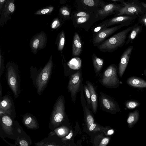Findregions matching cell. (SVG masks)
<instances>
[{
	"label": "cell",
	"mask_w": 146,
	"mask_h": 146,
	"mask_svg": "<svg viewBox=\"0 0 146 146\" xmlns=\"http://www.w3.org/2000/svg\"><path fill=\"white\" fill-rule=\"evenodd\" d=\"M126 83L128 85L133 88H146V81L136 76H131L128 78Z\"/></svg>",
	"instance_id": "cell-21"
},
{
	"label": "cell",
	"mask_w": 146,
	"mask_h": 146,
	"mask_svg": "<svg viewBox=\"0 0 146 146\" xmlns=\"http://www.w3.org/2000/svg\"><path fill=\"white\" fill-rule=\"evenodd\" d=\"M141 3L143 5L145 8H146V3L141 2Z\"/></svg>",
	"instance_id": "cell-45"
},
{
	"label": "cell",
	"mask_w": 146,
	"mask_h": 146,
	"mask_svg": "<svg viewBox=\"0 0 146 146\" xmlns=\"http://www.w3.org/2000/svg\"><path fill=\"white\" fill-rule=\"evenodd\" d=\"M65 103L64 96L61 95L56 100L50 118L49 128L51 130L59 126L65 117Z\"/></svg>",
	"instance_id": "cell-5"
},
{
	"label": "cell",
	"mask_w": 146,
	"mask_h": 146,
	"mask_svg": "<svg viewBox=\"0 0 146 146\" xmlns=\"http://www.w3.org/2000/svg\"><path fill=\"white\" fill-rule=\"evenodd\" d=\"M47 40L46 35L44 32L33 36L31 39L30 43L32 52L36 54L39 50L44 48L46 46Z\"/></svg>",
	"instance_id": "cell-12"
},
{
	"label": "cell",
	"mask_w": 146,
	"mask_h": 146,
	"mask_svg": "<svg viewBox=\"0 0 146 146\" xmlns=\"http://www.w3.org/2000/svg\"><path fill=\"white\" fill-rule=\"evenodd\" d=\"M86 85L90 91L92 110L96 114L98 108V100L97 94L95 88L92 83L89 81L86 82Z\"/></svg>",
	"instance_id": "cell-22"
},
{
	"label": "cell",
	"mask_w": 146,
	"mask_h": 146,
	"mask_svg": "<svg viewBox=\"0 0 146 146\" xmlns=\"http://www.w3.org/2000/svg\"><path fill=\"white\" fill-rule=\"evenodd\" d=\"M121 4L123 7L115 16L135 15L138 17L146 12V8L138 0H128Z\"/></svg>",
	"instance_id": "cell-6"
},
{
	"label": "cell",
	"mask_w": 146,
	"mask_h": 146,
	"mask_svg": "<svg viewBox=\"0 0 146 146\" xmlns=\"http://www.w3.org/2000/svg\"><path fill=\"white\" fill-rule=\"evenodd\" d=\"M73 131L72 130H70V133L66 136L62 138L61 140L63 141H64L70 139L73 135Z\"/></svg>",
	"instance_id": "cell-41"
},
{
	"label": "cell",
	"mask_w": 146,
	"mask_h": 146,
	"mask_svg": "<svg viewBox=\"0 0 146 146\" xmlns=\"http://www.w3.org/2000/svg\"><path fill=\"white\" fill-rule=\"evenodd\" d=\"M70 19L75 28H82L87 31L95 23L99 21L96 13L81 10L72 12Z\"/></svg>",
	"instance_id": "cell-3"
},
{
	"label": "cell",
	"mask_w": 146,
	"mask_h": 146,
	"mask_svg": "<svg viewBox=\"0 0 146 146\" xmlns=\"http://www.w3.org/2000/svg\"><path fill=\"white\" fill-rule=\"evenodd\" d=\"M101 102L104 108L112 113H115L120 111L117 103L113 99L104 95H101Z\"/></svg>",
	"instance_id": "cell-17"
},
{
	"label": "cell",
	"mask_w": 146,
	"mask_h": 146,
	"mask_svg": "<svg viewBox=\"0 0 146 146\" xmlns=\"http://www.w3.org/2000/svg\"><path fill=\"white\" fill-rule=\"evenodd\" d=\"M61 25L59 20L57 18L54 19L51 25V28L53 29H55L59 27Z\"/></svg>",
	"instance_id": "cell-38"
},
{
	"label": "cell",
	"mask_w": 146,
	"mask_h": 146,
	"mask_svg": "<svg viewBox=\"0 0 146 146\" xmlns=\"http://www.w3.org/2000/svg\"><path fill=\"white\" fill-rule=\"evenodd\" d=\"M0 113H5L12 118L15 117V112L13 100L9 96L6 95L0 98Z\"/></svg>",
	"instance_id": "cell-13"
},
{
	"label": "cell",
	"mask_w": 146,
	"mask_h": 146,
	"mask_svg": "<svg viewBox=\"0 0 146 146\" xmlns=\"http://www.w3.org/2000/svg\"><path fill=\"white\" fill-rule=\"evenodd\" d=\"M125 26H127L125 24H119L111 28L107 27L103 29L95 35L93 36L92 41L93 44L95 47L98 46L111 35Z\"/></svg>",
	"instance_id": "cell-10"
},
{
	"label": "cell",
	"mask_w": 146,
	"mask_h": 146,
	"mask_svg": "<svg viewBox=\"0 0 146 146\" xmlns=\"http://www.w3.org/2000/svg\"><path fill=\"white\" fill-rule=\"evenodd\" d=\"M82 50V45L80 36L77 33L74 34L72 46V54L73 56H79Z\"/></svg>",
	"instance_id": "cell-20"
},
{
	"label": "cell",
	"mask_w": 146,
	"mask_h": 146,
	"mask_svg": "<svg viewBox=\"0 0 146 146\" xmlns=\"http://www.w3.org/2000/svg\"><path fill=\"white\" fill-rule=\"evenodd\" d=\"M133 48V45L129 46L124 51L121 56L118 67V74L120 78L122 77L127 67Z\"/></svg>",
	"instance_id": "cell-16"
},
{
	"label": "cell",
	"mask_w": 146,
	"mask_h": 146,
	"mask_svg": "<svg viewBox=\"0 0 146 146\" xmlns=\"http://www.w3.org/2000/svg\"><path fill=\"white\" fill-rule=\"evenodd\" d=\"M15 9V6L14 0H7L6 2L4 7L1 14V20L7 21L9 19L10 15L14 12Z\"/></svg>",
	"instance_id": "cell-19"
},
{
	"label": "cell",
	"mask_w": 146,
	"mask_h": 146,
	"mask_svg": "<svg viewBox=\"0 0 146 146\" xmlns=\"http://www.w3.org/2000/svg\"><path fill=\"white\" fill-rule=\"evenodd\" d=\"M84 110L85 121L87 128L88 129L89 127L94 123V119L89 109L85 108Z\"/></svg>",
	"instance_id": "cell-31"
},
{
	"label": "cell",
	"mask_w": 146,
	"mask_h": 146,
	"mask_svg": "<svg viewBox=\"0 0 146 146\" xmlns=\"http://www.w3.org/2000/svg\"><path fill=\"white\" fill-rule=\"evenodd\" d=\"M92 61L94 70L96 75L99 74L101 72L104 63L103 59L98 57L93 53L92 56Z\"/></svg>",
	"instance_id": "cell-24"
},
{
	"label": "cell",
	"mask_w": 146,
	"mask_h": 146,
	"mask_svg": "<svg viewBox=\"0 0 146 146\" xmlns=\"http://www.w3.org/2000/svg\"><path fill=\"white\" fill-rule=\"evenodd\" d=\"M6 0H0V14L1 13V8L4 5V4Z\"/></svg>",
	"instance_id": "cell-42"
},
{
	"label": "cell",
	"mask_w": 146,
	"mask_h": 146,
	"mask_svg": "<svg viewBox=\"0 0 146 146\" xmlns=\"http://www.w3.org/2000/svg\"><path fill=\"white\" fill-rule=\"evenodd\" d=\"M23 131L19 134V136L16 138L15 144L20 146H29L32 144V141L30 137Z\"/></svg>",
	"instance_id": "cell-23"
},
{
	"label": "cell",
	"mask_w": 146,
	"mask_h": 146,
	"mask_svg": "<svg viewBox=\"0 0 146 146\" xmlns=\"http://www.w3.org/2000/svg\"><path fill=\"white\" fill-rule=\"evenodd\" d=\"M22 122L24 126L29 129L35 130L39 127L37 119L31 113L25 114L23 116Z\"/></svg>",
	"instance_id": "cell-18"
},
{
	"label": "cell",
	"mask_w": 146,
	"mask_h": 146,
	"mask_svg": "<svg viewBox=\"0 0 146 146\" xmlns=\"http://www.w3.org/2000/svg\"><path fill=\"white\" fill-rule=\"evenodd\" d=\"M54 9L53 6H48L40 9L36 11L35 13L36 15H45L50 13Z\"/></svg>",
	"instance_id": "cell-33"
},
{
	"label": "cell",
	"mask_w": 146,
	"mask_h": 146,
	"mask_svg": "<svg viewBox=\"0 0 146 146\" xmlns=\"http://www.w3.org/2000/svg\"><path fill=\"white\" fill-rule=\"evenodd\" d=\"M123 6L121 3H108L102 9L97 12L96 13L97 18L99 21L102 20L110 15L116 14Z\"/></svg>",
	"instance_id": "cell-11"
},
{
	"label": "cell",
	"mask_w": 146,
	"mask_h": 146,
	"mask_svg": "<svg viewBox=\"0 0 146 146\" xmlns=\"http://www.w3.org/2000/svg\"><path fill=\"white\" fill-rule=\"evenodd\" d=\"M140 103L135 100H127L125 103L126 108L129 110H132L138 107Z\"/></svg>",
	"instance_id": "cell-32"
},
{
	"label": "cell",
	"mask_w": 146,
	"mask_h": 146,
	"mask_svg": "<svg viewBox=\"0 0 146 146\" xmlns=\"http://www.w3.org/2000/svg\"><path fill=\"white\" fill-rule=\"evenodd\" d=\"M64 1H67L68 0H63Z\"/></svg>",
	"instance_id": "cell-47"
},
{
	"label": "cell",
	"mask_w": 146,
	"mask_h": 146,
	"mask_svg": "<svg viewBox=\"0 0 146 146\" xmlns=\"http://www.w3.org/2000/svg\"><path fill=\"white\" fill-rule=\"evenodd\" d=\"M106 28L107 27H106V24L103 22L97 25L94 27L92 29V32L93 33V36L95 35L103 29Z\"/></svg>",
	"instance_id": "cell-34"
},
{
	"label": "cell",
	"mask_w": 146,
	"mask_h": 146,
	"mask_svg": "<svg viewBox=\"0 0 146 146\" xmlns=\"http://www.w3.org/2000/svg\"><path fill=\"white\" fill-rule=\"evenodd\" d=\"M109 1H113L119 2L121 3H122L123 2L125 1V0H108Z\"/></svg>",
	"instance_id": "cell-43"
},
{
	"label": "cell",
	"mask_w": 146,
	"mask_h": 146,
	"mask_svg": "<svg viewBox=\"0 0 146 146\" xmlns=\"http://www.w3.org/2000/svg\"><path fill=\"white\" fill-rule=\"evenodd\" d=\"M102 131L107 135H111L114 133L113 129H110L108 128L103 127Z\"/></svg>",
	"instance_id": "cell-40"
},
{
	"label": "cell",
	"mask_w": 146,
	"mask_h": 146,
	"mask_svg": "<svg viewBox=\"0 0 146 146\" xmlns=\"http://www.w3.org/2000/svg\"><path fill=\"white\" fill-rule=\"evenodd\" d=\"M139 118V113L138 110L129 113L127 119L128 128L129 129L132 128L137 123Z\"/></svg>",
	"instance_id": "cell-25"
},
{
	"label": "cell",
	"mask_w": 146,
	"mask_h": 146,
	"mask_svg": "<svg viewBox=\"0 0 146 146\" xmlns=\"http://www.w3.org/2000/svg\"><path fill=\"white\" fill-rule=\"evenodd\" d=\"M60 12L61 16L65 19H70L71 10L69 7L66 6L61 7L60 9Z\"/></svg>",
	"instance_id": "cell-30"
},
{
	"label": "cell",
	"mask_w": 146,
	"mask_h": 146,
	"mask_svg": "<svg viewBox=\"0 0 146 146\" xmlns=\"http://www.w3.org/2000/svg\"><path fill=\"white\" fill-rule=\"evenodd\" d=\"M108 3L102 0H75L77 10H81L96 13Z\"/></svg>",
	"instance_id": "cell-8"
},
{
	"label": "cell",
	"mask_w": 146,
	"mask_h": 146,
	"mask_svg": "<svg viewBox=\"0 0 146 146\" xmlns=\"http://www.w3.org/2000/svg\"><path fill=\"white\" fill-rule=\"evenodd\" d=\"M139 23L146 27V12L138 17Z\"/></svg>",
	"instance_id": "cell-37"
},
{
	"label": "cell",
	"mask_w": 146,
	"mask_h": 146,
	"mask_svg": "<svg viewBox=\"0 0 146 146\" xmlns=\"http://www.w3.org/2000/svg\"><path fill=\"white\" fill-rule=\"evenodd\" d=\"M69 131L68 128L66 126H61L58 127L52 130L49 134L56 135L58 137L62 138L68 134Z\"/></svg>",
	"instance_id": "cell-26"
},
{
	"label": "cell",
	"mask_w": 146,
	"mask_h": 146,
	"mask_svg": "<svg viewBox=\"0 0 146 146\" xmlns=\"http://www.w3.org/2000/svg\"><path fill=\"white\" fill-rule=\"evenodd\" d=\"M6 78L7 83L15 98L21 93L20 80L17 65L14 63L9 62L7 64Z\"/></svg>",
	"instance_id": "cell-4"
},
{
	"label": "cell",
	"mask_w": 146,
	"mask_h": 146,
	"mask_svg": "<svg viewBox=\"0 0 146 146\" xmlns=\"http://www.w3.org/2000/svg\"><path fill=\"white\" fill-rule=\"evenodd\" d=\"M118 68L115 64L108 66L104 71L101 79L102 84L106 87L116 88L120 82L118 76Z\"/></svg>",
	"instance_id": "cell-7"
},
{
	"label": "cell",
	"mask_w": 146,
	"mask_h": 146,
	"mask_svg": "<svg viewBox=\"0 0 146 146\" xmlns=\"http://www.w3.org/2000/svg\"><path fill=\"white\" fill-rule=\"evenodd\" d=\"M137 17L135 15H121L107 19L102 22L106 24V27L118 24H125L128 26Z\"/></svg>",
	"instance_id": "cell-15"
},
{
	"label": "cell",
	"mask_w": 146,
	"mask_h": 146,
	"mask_svg": "<svg viewBox=\"0 0 146 146\" xmlns=\"http://www.w3.org/2000/svg\"><path fill=\"white\" fill-rule=\"evenodd\" d=\"M138 25L136 24L120 31L107 38L97 48L103 52H112L125 44L128 33Z\"/></svg>",
	"instance_id": "cell-2"
},
{
	"label": "cell",
	"mask_w": 146,
	"mask_h": 146,
	"mask_svg": "<svg viewBox=\"0 0 146 146\" xmlns=\"http://www.w3.org/2000/svg\"><path fill=\"white\" fill-rule=\"evenodd\" d=\"M143 73L144 75L146 77V69L145 70L143 71Z\"/></svg>",
	"instance_id": "cell-46"
},
{
	"label": "cell",
	"mask_w": 146,
	"mask_h": 146,
	"mask_svg": "<svg viewBox=\"0 0 146 146\" xmlns=\"http://www.w3.org/2000/svg\"><path fill=\"white\" fill-rule=\"evenodd\" d=\"M0 123L1 126L3 131L9 137L16 135V132L20 133L21 131L20 128L16 130V128L19 125V123L13 120V118L9 115L3 113H0Z\"/></svg>",
	"instance_id": "cell-9"
},
{
	"label": "cell",
	"mask_w": 146,
	"mask_h": 146,
	"mask_svg": "<svg viewBox=\"0 0 146 146\" xmlns=\"http://www.w3.org/2000/svg\"><path fill=\"white\" fill-rule=\"evenodd\" d=\"M103 127H100L97 124L94 123L91 125L88 128V130L91 131H102Z\"/></svg>",
	"instance_id": "cell-36"
},
{
	"label": "cell",
	"mask_w": 146,
	"mask_h": 146,
	"mask_svg": "<svg viewBox=\"0 0 146 146\" xmlns=\"http://www.w3.org/2000/svg\"><path fill=\"white\" fill-rule=\"evenodd\" d=\"M53 67L52 56L43 68H40L37 70L32 66L31 67V77L34 86L36 89L37 92L39 95L42 94L47 85L52 72Z\"/></svg>",
	"instance_id": "cell-1"
},
{
	"label": "cell",
	"mask_w": 146,
	"mask_h": 146,
	"mask_svg": "<svg viewBox=\"0 0 146 146\" xmlns=\"http://www.w3.org/2000/svg\"><path fill=\"white\" fill-rule=\"evenodd\" d=\"M142 30V26L138 25L133 28L127 37L126 44L127 45L130 42H132L136 38L138 34L141 32Z\"/></svg>",
	"instance_id": "cell-27"
},
{
	"label": "cell",
	"mask_w": 146,
	"mask_h": 146,
	"mask_svg": "<svg viewBox=\"0 0 146 146\" xmlns=\"http://www.w3.org/2000/svg\"><path fill=\"white\" fill-rule=\"evenodd\" d=\"M82 80V74L80 70L71 75L68 88L71 96L74 97L76 96L80 87Z\"/></svg>",
	"instance_id": "cell-14"
},
{
	"label": "cell",
	"mask_w": 146,
	"mask_h": 146,
	"mask_svg": "<svg viewBox=\"0 0 146 146\" xmlns=\"http://www.w3.org/2000/svg\"><path fill=\"white\" fill-rule=\"evenodd\" d=\"M84 90L87 104L88 105L90 106L91 104V94L90 91L87 85L84 86Z\"/></svg>",
	"instance_id": "cell-35"
},
{
	"label": "cell",
	"mask_w": 146,
	"mask_h": 146,
	"mask_svg": "<svg viewBox=\"0 0 146 146\" xmlns=\"http://www.w3.org/2000/svg\"><path fill=\"white\" fill-rule=\"evenodd\" d=\"M2 87L1 84H0V98H1L2 97Z\"/></svg>",
	"instance_id": "cell-44"
},
{
	"label": "cell",
	"mask_w": 146,
	"mask_h": 146,
	"mask_svg": "<svg viewBox=\"0 0 146 146\" xmlns=\"http://www.w3.org/2000/svg\"><path fill=\"white\" fill-rule=\"evenodd\" d=\"M4 60L3 55L0 50V76L1 77L4 70Z\"/></svg>",
	"instance_id": "cell-39"
},
{
	"label": "cell",
	"mask_w": 146,
	"mask_h": 146,
	"mask_svg": "<svg viewBox=\"0 0 146 146\" xmlns=\"http://www.w3.org/2000/svg\"><path fill=\"white\" fill-rule=\"evenodd\" d=\"M110 138L105 137L103 134H101L96 137L94 139V144L95 146H105L109 143Z\"/></svg>",
	"instance_id": "cell-28"
},
{
	"label": "cell",
	"mask_w": 146,
	"mask_h": 146,
	"mask_svg": "<svg viewBox=\"0 0 146 146\" xmlns=\"http://www.w3.org/2000/svg\"><path fill=\"white\" fill-rule=\"evenodd\" d=\"M57 38L56 41L58 50L62 53L65 42V35L63 30L60 32Z\"/></svg>",
	"instance_id": "cell-29"
}]
</instances>
